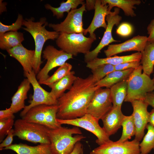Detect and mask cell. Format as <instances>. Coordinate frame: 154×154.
<instances>
[{
	"label": "cell",
	"instance_id": "26",
	"mask_svg": "<svg viewBox=\"0 0 154 154\" xmlns=\"http://www.w3.org/2000/svg\"><path fill=\"white\" fill-rule=\"evenodd\" d=\"M134 70L130 69L122 71H114L95 84L99 88L105 87L110 88L116 84L127 79Z\"/></svg>",
	"mask_w": 154,
	"mask_h": 154
},
{
	"label": "cell",
	"instance_id": "34",
	"mask_svg": "<svg viewBox=\"0 0 154 154\" xmlns=\"http://www.w3.org/2000/svg\"><path fill=\"white\" fill-rule=\"evenodd\" d=\"M23 16L19 14L15 22L10 25H5L0 22V35L10 31H17L23 25Z\"/></svg>",
	"mask_w": 154,
	"mask_h": 154
},
{
	"label": "cell",
	"instance_id": "36",
	"mask_svg": "<svg viewBox=\"0 0 154 154\" xmlns=\"http://www.w3.org/2000/svg\"><path fill=\"white\" fill-rule=\"evenodd\" d=\"M133 28L131 25L127 23L121 24L116 30V33L118 35L123 37L130 35L132 33Z\"/></svg>",
	"mask_w": 154,
	"mask_h": 154
},
{
	"label": "cell",
	"instance_id": "32",
	"mask_svg": "<svg viewBox=\"0 0 154 154\" xmlns=\"http://www.w3.org/2000/svg\"><path fill=\"white\" fill-rule=\"evenodd\" d=\"M72 68V65L66 62L64 64L60 66L52 75L40 84L45 85L50 87L70 73Z\"/></svg>",
	"mask_w": 154,
	"mask_h": 154
},
{
	"label": "cell",
	"instance_id": "22",
	"mask_svg": "<svg viewBox=\"0 0 154 154\" xmlns=\"http://www.w3.org/2000/svg\"><path fill=\"white\" fill-rule=\"evenodd\" d=\"M3 149L12 150L17 154H52L50 144H40L31 146L23 143L12 144Z\"/></svg>",
	"mask_w": 154,
	"mask_h": 154
},
{
	"label": "cell",
	"instance_id": "3",
	"mask_svg": "<svg viewBox=\"0 0 154 154\" xmlns=\"http://www.w3.org/2000/svg\"><path fill=\"white\" fill-rule=\"evenodd\" d=\"M79 128H68L62 126L50 129L49 135L52 154H69L76 143L86 137Z\"/></svg>",
	"mask_w": 154,
	"mask_h": 154
},
{
	"label": "cell",
	"instance_id": "28",
	"mask_svg": "<svg viewBox=\"0 0 154 154\" xmlns=\"http://www.w3.org/2000/svg\"><path fill=\"white\" fill-rule=\"evenodd\" d=\"M110 89L113 106L121 108L127 95V79L114 85Z\"/></svg>",
	"mask_w": 154,
	"mask_h": 154
},
{
	"label": "cell",
	"instance_id": "11",
	"mask_svg": "<svg viewBox=\"0 0 154 154\" xmlns=\"http://www.w3.org/2000/svg\"><path fill=\"white\" fill-rule=\"evenodd\" d=\"M113 106L110 88H100L96 90L88 107L86 114L99 121L111 110Z\"/></svg>",
	"mask_w": 154,
	"mask_h": 154
},
{
	"label": "cell",
	"instance_id": "42",
	"mask_svg": "<svg viewBox=\"0 0 154 154\" xmlns=\"http://www.w3.org/2000/svg\"><path fill=\"white\" fill-rule=\"evenodd\" d=\"M83 149L82 145L79 141L76 143L72 151L69 154H81Z\"/></svg>",
	"mask_w": 154,
	"mask_h": 154
},
{
	"label": "cell",
	"instance_id": "17",
	"mask_svg": "<svg viewBox=\"0 0 154 154\" xmlns=\"http://www.w3.org/2000/svg\"><path fill=\"white\" fill-rule=\"evenodd\" d=\"M108 7V5L102 4L101 0H96L94 17L90 25L87 29H84L83 32L84 35L89 33L90 37L96 39V35L94 33L95 30L100 27L106 29L107 25L105 18L111 12L109 10Z\"/></svg>",
	"mask_w": 154,
	"mask_h": 154
},
{
	"label": "cell",
	"instance_id": "19",
	"mask_svg": "<svg viewBox=\"0 0 154 154\" xmlns=\"http://www.w3.org/2000/svg\"><path fill=\"white\" fill-rule=\"evenodd\" d=\"M7 51L11 56L16 59L21 64L24 72L30 73L33 70L35 50H28L21 44Z\"/></svg>",
	"mask_w": 154,
	"mask_h": 154
},
{
	"label": "cell",
	"instance_id": "5",
	"mask_svg": "<svg viewBox=\"0 0 154 154\" xmlns=\"http://www.w3.org/2000/svg\"><path fill=\"white\" fill-rule=\"evenodd\" d=\"M14 126V136L21 139L35 143L50 144V129L45 125L22 118L16 120Z\"/></svg>",
	"mask_w": 154,
	"mask_h": 154
},
{
	"label": "cell",
	"instance_id": "38",
	"mask_svg": "<svg viewBox=\"0 0 154 154\" xmlns=\"http://www.w3.org/2000/svg\"><path fill=\"white\" fill-rule=\"evenodd\" d=\"M6 138L1 142L0 144V150H2L5 147H7L12 144L14 135V129H11L8 132Z\"/></svg>",
	"mask_w": 154,
	"mask_h": 154
},
{
	"label": "cell",
	"instance_id": "4",
	"mask_svg": "<svg viewBox=\"0 0 154 154\" xmlns=\"http://www.w3.org/2000/svg\"><path fill=\"white\" fill-rule=\"evenodd\" d=\"M142 66L140 65L134 69L127 79V93L125 102L144 100L147 94L154 90L153 79L150 76L142 73Z\"/></svg>",
	"mask_w": 154,
	"mask_h": 154
},
{
	"label": "cell",
	"instance_id": "16",
	"mask_svg": "<svg viewBox=\"0 0 154 154\" xmlns=\"http://www.w3.org/2000/svg\"><path fill=\"white\" fill-rule=\"evenodd\" d=\"M147 41L146 36L138 35L120 44L109 45L107 50H104V53L107 57H109L120 53L131 51L142 52Z\"/></svg>",
	"mask_w": 154,
	"mask_h": 154
},
{
	"label": "cell",
	"instance_id": "21",
	"mask_svg": "<svg viewBox=\"0 0 154 154\" xmlns=\"http://www.w3.org/2000/svg\"><path fill=\"white\" fill-rule=\"evenodd\" d=\"M30 84L27 78L24 79L12 97V102L10 108L14 114L25 108V100L27 98V94L30 89Z\"/></svg>",
	"mask_w": 154,
	"mask_h": 154
},
{
	"label": "cell",
	"instance_id": "47",
	"mask_svg": "<svg viewBox=\"0 0 154 154\" xmlns=\"http://www.w3.org/2000/svg\"><path fill=\"white\" fill-rule=\"evenodd\" d=\"M81 154H84V152H83V149L82 150V152L81 153Z\"/></svg>",
	"mask_w": 154,
	"mask_h": 154
},
{
	"label": "cell",
	"instance_id": "44",
	"mask_svg": "<svg viewBox=\"0 0 154 154\" xmlns=\"http://www.w3.org/2000/svg\"><path fill=\"white\" fill-rule=\"evenodd\" d=\"M149 113V123L154 127V108L152 109Z\"/></svg>",
	"mask_w": 154,
	"mask_h": 154
},
{
	"label": "cell",
	"instance_id": "25",
	"mask_svg": "<svg viewBox=\"0 0 154 154\" xmlns=\"http://www.w3.org/2000/svg\"><path fill=\"white\" fill-rule=\"evenodd\" d=\"M141 54L140 63L143 72L150 76L153 72L154 66V40L147 41Z\"/></svg>",
	"mask_w": 154,
	"mask_h": 154
},
{
	"label": "cell",
	"instance_id": "27",
	"mask_svg": "<svg viewBox=\"0 0 154 154\" xmlns=\"http://www.w3.org/2000/svg\"><path fill=\"white\" fill-rule=\"evenodd\" d=\"M24 40L23 33L17 31L7 32L0 35V48L7 50L21 44Z\"/></svg>",
	"mask_w": 154,
	"mask_h": 154
},
{
	"label": "cell",
	"instance_id": "30",
	"mask_svg": "<svg viewBox=\"0 0 154 154\" xmlns=\"http://www.w3.org/2000/svg\"><path fill=\"white\" fill-rule=\"evenodd\" d=\"M122 127L121 135L117 141L122 142L128 140L132 137L135 135L136 129L133 117L132 115L129 116L124 115L121 122Z\"/></svg>",
	"mask_w": 154,
	"mask_h": 154
},
{
	"label": "cell",
	"instance_id": "8",
	"mask_svg": "<svg viewBox=\"0 0 154 154\" xmlns=\"http://www.w3.org/2000/svg\"><path fill=\"white\" fill-rule=\"evenodd\" d=\"M42 53L43 58L47 61L37 75V79L40 84L50 77L48 73L51 70L62 66L67 60L73 58L72 54L61 50H58L50 45L47 46Z\"/></svg>",
	"mask_w": 154,
	"mask_h": 154
},
{
	"label": "cell",
	"instance_id": "40",
	"mask_svg": "<svg viewBox=\"0 0 154 154\" xmlns=\"http://www.w3.org/2000/svg\"><path fill=\"white\" fill-rule=\"evenodd\" d=\"M15 116L11 108L0 111V119L6 118H14Z\"/></svg>",
	"mask_w": 154,
	"mask_h": 154
},
{
	"label": "cell",
	"instance_id": "7",
	"mask_svg": "<svg viewBox=\"0 0 154 154\" xmlns=\"http://www.w3.org/2000/svg\"><path fill=\"white\" fill-rule=\"evenodd\" d=\"M58 109L57 105L37 106L31 108L22 118L45 125L50 129H56L61 126L56 119Z\"/></svg>",
	"mask_w": 154,
	"mask_h": 154
},
{
	"label": "cell",
	"instance_id": "18",
	"mask_svg": "<svg viewBox=\"0 0 154 154\" xmlns=\"http://www.w3.org/2000/svg\"><path fill=\"white\" fill-rule=\"evenodd\" d=\"M124 116L121 108L113 106L111 110L102 118L103 128L109 137L114 134L121 127Z\"/></svg>",
	"mask_w": 154,
	"mask_h": 154
},
{
	"label": "cell",
	"instance_id": "2",
	"mask_svg": "<svg viewBox=\"0 0 154 154\" xmlns=\"http://www.w3.org/2000/svg\"><path fill=\"white\" fill-rule=\"evenodd\" d=\"M33 17L24 20L23 25L25 27L23 29L29 32L34 39L35 49L33 63V69L36 74L40 70V66L42 62L41 60V54L43 46L48 40H54L58 37L60 33L56 31H50L45 28L48 25L45 17L40 18L39 21L35 22Z\"/></svg>",
	"mask_w": 154,
	"mask_h": 154
},
{
	"label": "cell",
	"instance_id": "1",
	"mask_svg": "<svg viewBox=\"0 0 154 154\" xmlns=\"http://www.w3.org/2000/svg\"><path fill=\"white\" fill-rule=\"evenodd\" d=\"M99 88L94 82L92 74L85 78L78 77L68 91L58 99L57 118L71 119L84 116Z\"/></svg>",
	"mask_w": 154,
	"mask_h": 154
},
{
	"label": "cell",
	"instance_id": "37",
	"mask_svg": "<svg viewBox=\"0 0 154 154\" xmlns=\"http://www.w3.org/2000/svg\"><path fill=\"white\" fill-rule=\"evenodd\" d=\"M140 64V60L125 62L114 66V71H122L130 69H135L138 67Z\"/></svg>",
	"mask_w": 154,
	"mask_h": 154
},
{
	"label": "cell",
	"instance_id": "20",
	"mask_svg": "<svg viewBox=\"0 0 154 154\" xmlns=\"http://www.w3.org/2000/svg\"><path fill=\"white\" fill-rule=\"evenodd\" d=\"M141 52H137L126 56H116L104 58H97L87 62L86 66L92 70L98 66L104 64H110L114 66L127 62L141 60Z\"/></svg>",
	"mask_w": 154,
	"mask_h": 154
},
{
	"label": "cell",
	"instance_id": "31",
	"mask_svg": "<svg viewBox=\"0 0 154 154\" xmlns=\"http://www.w3.org/2000/svg\"><path fill=\"white\" fill-rule=\"evenodd\" d=\"M146 128L147 133L139 143L140 154H148L154 149V127L148 123Z\"/></svg>",
	"mask_w": 154,
	"mask_h": 154
},
{
	"label": "cell",
	"instance_id": "12",
	"mask_svg": "<svg viewBox=\"0 0 154 154\" xmlns=\"http://www.w3.org/2000/svg\"><path fill=\"white\" fill-rule=\"evenodd\" d=\"M120 9L116 7L114 11L111 12L106 17L107 27L102 38L98 46L93 50L85 54L84 61L87 63L97 58L101 50L106 46L114 42L120 41L115 40L112 36V31L114 25L118 26L121 20L122 17L119 15Z\"/></svg>",
	"mask_w": 154,
	"mask_h": 154
},
{
	"label": "cell",
	"instance_id": "39",
	"mask_svg": "<svg viewBox=\"0 0 154 154\" xmlns=\"http://www.w3.org/2000/svg\"><path fill=\"white\" fill-rule=\"evenodd\" d=\"M147 30V33L149 35L148 41L154 40V19H152L148 25Z\"/></svg>",
	"mask_w": 154,
	"mask_h": 154
},
{
	"label": "cell",
	"instance_id": "29",
	"mask_svg": "<svg viewBox=\"0 0 154 154\" xmlns=\"http://www.w3.org/2000/svg\"><path fill=\"white\" fill-rule=\"evenodd\" d=\"M85 3L83 0H67L65 2L62 1L58 7H53L48 4H46L45 7L46 9L50 10L52 12L53 16H56L59 19L63 17L64 12H66L68 13L70 9H77L79 5H82Z\"/></svg>",
	"mask_w": 154,
	"mask_h": 154
},
{
	"label": "cell",
	"instance_id": "35",
	"mask_svg": "<svg viewBox=\"0 0 154 154\" xmlns=\"http://www.w3.org/2000/svg\"><path fill=\"white\" fill-rule=\"evenodd\" d=\"M14 118H6L0 119V142H2L6 135L14 125Z\"/></svg>",
	"mask_w": 154,
	"mask_h": 154
},
{
	"label": "cell",
	"instance_id": "9",
	"mask_svg": "<svg viewBox=\"0 0 154 154\" xmlns=\"http://www.w3.org/2000/svg\"><path fill=\"white\" fill-rule=\"evenodd\" d=\"M24 74L33 86V94L32 100L29 102V104L25 106L20 113V116L22 118L31 108L35 106L42 104L50 106L57 105L58 99L50 92L47 91L41 87L33 70L30 73L24 72Z\"/></svg>",
	"mask_w": 154,
	"mask_h": 154
},
{
	"label": "cell",
	"instance_id": "41",
	"mask_svg": "<svg viewBox=\"0 0 154 154\" xmlns=\"http://www.w3.org/2000/svg\"><path fill=\"white\" fill-rule=\"evenodd\" d=\"M144 101L154 108V94L152 92L148 93Z\"/></svg>",
	"mask_w": 154,
	"mask_h": 154
},
{
	"label": "cell",
	"instance_id": "23",
	"mask_svg": "<svg viewBox=\"0 0 154 154\" xmlns=\"http://www.w3.org/2000/svg\"><path fill=\"white\" fill-rule=\"evenodd\" d=\"M141 3L140 0H102L103 5L108 4V9L110 11L116 7L121 9L125 15L133 17L136 16L134 9H136L135 5H139Z\"/></svg>",
	"mask_w": 154,
	"mask_h": 154
},
{
	"label": "cell",
	"instance_id": "6",
	"mask_svg": "<svg viewBox=\"0 0 154 154\" xmlns=\"http://www.w3.org/2000/svg\"><path fill=\"white\" fill-rule=\"evenodd\" d=\"M96 40L90 37H85L83 33L60 32L56 42L61 50L76 56L79 53L85 54L90 52L92 44Z\"/></svg>",
	"mask_w": 154,
	"mask_h": 154
},
{
	"label": "cell",
	"instance_id": "43",
	"mask_svg": "<svg viewBox=\"0 0 154 154\" xmlns=\"http://www.w3.org/2000/svg\"><path fill=\"white\" fill-rule=\"evenodd\" d=\"M95 3L96 0H86L85 3L86 10L90 11L94 9Z\"/></svg>",
	"mask_w": 154,
	"mask_h": 154
},
{
	"label": "cell",
	"instance_id": "13",
	"mask_svg": "<svg viewBox=\"0 0 154 154\" xmlns=\"http://www.w3.org/2000/svg\"><path fill=\"white\" fill-rule=\"evenodd\" d=\"M86 11L85 3L78 9L71 10L64 20L59 24H48L49 27L59 32L68 34L83 33L82 16Z\"/></svg>",
	"mask_w": 154,
	"mask_h": 154
},
{
	"label": "cell",
	"instance_id": "15",
	"mask_svg": "<svg viewBox=\"0 0 154 154\" xmlns=\"http://www.w3.org/2000/svg\"><path fill=\"white\" fill-rule=\"evenodd\" d=\"M131 103L133 109L131 115L136 129L134 139L139 142L144 136L145 130L149 123V113L147 110L149 105L142 100H135Z\"/></svg>",
	"mask_w": 154,
	"mask_h": 154
},
{
	"label": "cell",
	"instance_id": "24",
	"mask_svg": "<svg viewBox=\"0 0 154 154\" xmlns=\"http://www.w3.org/2000/svg\"><path fill=\"white\" fill-rule=\"evenodd\" d=\"M75 72L71 71L67 75L55 82L50 88L52 95L58 99L64 94L66 90H69L78 77L75 75Z\"/></svg>",
	"mask_w": 154,
	"mask_h": 154
},
{
	"label": "cell",
	"instance_id": "33",
	"mask_svg": "<svg viewBox=\"0 0 154 154\" xmlns=\"http://www.w3.org/2000/svg\"><path fill=\"white\" fill-rule=\"evenodd\" d=\"M91 70L93 82L96 84L114 71V67L112 65L104 64L98 66Z\"/></svg>",
	"mask_w": 154,
	"mask_h": 154
},
{
	"label": "cell",
	"instance_id": "46",
	"mask_svg": "<svg viewBox=\"0 0 154 154\" xmlns=\"http://www.w3.org/2000/svg\"><path fill=\"white\" fill-rule=\"evenodd\" d=\"M153 80V83H154V74L153 75V78L152 79ZM153 93V94H154V90L152 92Z\"/></svg>",
	"mask_w": 154,
	"mask_h": 154
},
{
	"label": "cell",
	"instance_id": "14",
	"mask_svg": "<svg viewBox=\"0 0 154 154\" xmlns=\"http://www.w3.org/2000/svg\"><path fill=\"white\" fill-rule=\"evenodd\" d=\"M139 143L135 139L122 142L110 140L94 148L90 154H140Z\"/></svg>",
	"mask_w": 154,
	"mask_h": 154
},
{
	"label": "cell",
	"instance_id": "45",
	"mask_svg": "<svg viewBox=\"0 0 154 154\" xmlns=\"http://www.w3.org/2000/svg\"><path fill=\"white\" fill-rule=\"evenodd\" d=\"M6 3H2V1L0 0V6L3 7H2L0 8V13H2L3 12L6 10Z\"/></svg>",
	"mask_w": 154,
	"mask_h": 154
},
{
	"label": "cell",
	"instance_id": "10",
	"mask_svg": "<svg viewBox=\"0 0 154 154\" xmlns=\"http://www.w3.org/2000/svg\"><path fill=\"white\" fill-rule=\"evenodd\" d=\"M58 123L71 125L83 128L95 135L97 139L96 143L101 145L110 140L103 127L100 126L98 121L91 115L86 114L82 117L71 119H61L57 118Z\"/></svg>",
	"mask_w": 154,
	"mask_h": 154
}]
</instances>
